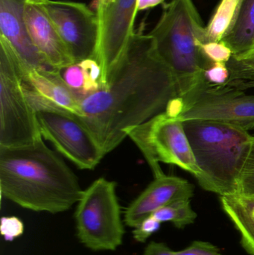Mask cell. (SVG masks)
I'll return each mask as SVG.
<instances>
[{
    "label": "cell",
    "mask_w": 254,
    "mask_h": 255,
    "mask_svg": "<svg viewBox=\"0 0 254 255\" xmlns=\"http://www.w3.org/2000/svg\"><path fill=\"white\" fill-rule=\"evenodd\" d=\"M178 97L171 69L143 30L131 34L109 73L105 88L81 97L79 119L104 154L119 146L133 128L164 112Z\"/></svg>",
    "instance_id": "6da1fadb"
},
{
    "label": "cell",
    "mask_w": 254,
    "mask_h": 255,
    "mask_svg": "<svg viewBox=\"0 0 254 255\" xmlns=\"http://www.w3.org/2000/svg\"><path fill=\"white\" fill-rule=\"evenodd\" d=\"M0 189L2 197L22 208L52 214L68 211L83 193L76 174L43 139L0 146Z\"/></svg>",
    "instance_id": "7a4b0ae2"
},
{
    "label": "cell",
    "mask_w": 254,
    "mask_h": 255,
    "mask_svg": "<svg viewBox=\"0 0 254 255\" xmlns=\"http://www.w3.org/2000/svg\"><path fill=\"white\" fill-rule=\"evenodd\" d=\"M183 125L201 172L200 185L221 196L237 194L253 136L240 128L211 121H183Z\"/></svg>",
    "instance_id": "3957f363"
},
{
    "label": "cell",
    "mask_w": 254,
    "mask_h": 255,
    "mask_svg": "<svg viewBox=\"0 0 254 255\" xmlns=\"http://www.w3.org/2000/svg\"><path fill=\"white\" fill-rule=\"evenodd\" d=\"M203 28L192 0H171L164 4L161 18L149 33L160 56L174 75L178 98L205 79L204 71L213 63L197 41Z\"/></svg>",
    "instance_id": "277c9868"
},
{
    "label": "cell",
    "mask_w": 254,
    "mask_h": 255,
    "mask_svg": "<svg viewBox=\"0 0 254 255\" xmlns=\"http://www.w3.org/2000/svg\"><path fill=\"white\" fill-rule=\"evenodd\" d=\"M41 139L37 112L25 91L19 58L0 37V146H25Z\"/></svg>",
    "instance_id": "5b68a950"
},
{
    "label": "cell",
    "mask_w": 254,
    "mask_h": 255,
    "mask_svg": "<svg viewBox=\"0 0 254 255\" xmlns=\"http://www.w3.org/2000/svg\"><path fill=\"white\" fill-rule=\"evenodd\" d=\"M75 220L78 239L85 247L94 252L117 250L123 242L125 223L116 183L99 178L83 190Z\"/></svg>",
    "instance_id": "8992f818"
},
{
    "label": "cell",
    "mask_w": 254,
    "mask_h": 255,
    "mask_svg": "<svg viewBox=\"0 0 254 255\" xmlns=\"http://www.w3.org/2000/svg\"><path fill=\"white\" fill-rule=\"evenodd\" d=\"M127 136L137 145L149 163L155 178L164 175L160 162L176 165L192 173L197 180L201 177L192 153L183 122L161 112L144 124L133 128Z\"/></svg>",
    "instance_id": "52a82bcc"
},
{
    "label": "cell",
    "mask_w": 254,
    "mask_h": 255,
    "mask_svg": "<svg viewBox=\"0 0 254 255\" xmlns=\"http://www.w3.org/2000/svg\"><path fill=\"white\" fill-rule=\"evenodd\" d=\"M177 119L221 123L248 130L254 128V96L232 85H218L204 79L183 98Z\"/></svg>",
    "instance_id": "ba28073f"
},
{
    "label": "cell",
    "mask_w": 254,
    "mask_h": 255,
    "mask_svg": "<svg viewBox=\"0 0 254 255\" xmlns=\"http://www.w3.org/2000/svg\"><path fill=\"white\" fill-rule=\"evenodd\" d=\"M42 136L81 169L92 170L105 156L92 132L77 115L41 110L37 112Z\"/></svg>",
    "instance_id": "9c48e42d"
},
{
    "label": "cell",
    "mask_w": 254,
    "mask_h": 255,
    "mask_svg": "<svg viewBox=\"0 0 254 255\" xmlns=\"http://www.w3.org/2000/svg\"><path fill=\"white\" fill-rule=\"evenodd\" d=\"M64 40L75 62L95 59L99 37V18L85 3L44 0L40 3Z\"/></svg>",
    "instance_id": "30bf717a"
},
{
    "label": "cell",
    "mask_w": 254,
    "mask_h": 255,
    "mask_svg": "<svg viewBox=\"0 0 254 255\" xmlns=\"http://www.w3.org/2000/svg\"><path fill=\"white\" fill-rule=\"evenodd\" d=\"M137 3L138 0H110L95 10L99 18V37L95 60L102 72L101 89L107 85L112 67L134 32Z\"/></svg>",
    "instance_id": "8fae6325"
},
{
    "label": "cell",
    "mask_w": 254,
    "mask_h": 255,
    "mask_svg": "<svg viewBox=\"0 0 254 255\" xmlns=\"http://www.w3.org/2000/svg\"><path fill=\"white\" fill-rule=\"evenodd\" d=\"M19 63L25 91L36 112L59 111L81 116V97L64 82L61 70L30 68Z\"/></svg>",
    "instance_id": "7c38bea8"
},
{
    "label": "cell",
    "mask_w": 254,
    "mask_h": 255,
    "mask_svg": "<svg viewBox=\"0 0 254 255\" xmlns=\"http://www.w3.org/2000/svg\"><path fill=\"white\" fill-rule=\"evenodd\" d=\"M193 195L194 187L189 181L164 174L155 178L128 205L124 214V223L134 229L160 208L175 201L190 199Z\"/></svg>",
    "instance_id": "4fadbf2b"
},
{
    "label": "cell",
    "mask_w": 254,
    "mask_h": 255,
    "mask_svg": "<svg viewBox=\"0 0 254 255\" xmlns=\"http://www.w3.org/2000/svg\"><path fill=\"white\" fill-rule=\"evenodd\" d=\"M24 19L33 43L49 67L61 70L76 64L56 27L40 4L25 1Z\"/></svg>",
    "instance_id": "5bb4252c"
},
{
    "label": "cell",
    "mask_w": 254,
    "mask_h": 255,
    "mask_svg": "<svg viewBox=\"0 0 254 255\" xmlns=\"http://www.w3.org/2000/svg\"><path fill=\"white\" fill-rule=\"evenodd\" d=\"M24 0H0V37L30 68H52L34 46L24 19Z\"/></svg>",
    "instance_id": "9a60e30c"
},
{
    "label": "cell",
    "mask_w": 254,
    "mask_h": 255,
    "mask_svg": "<svg viewBox=\"0 0 254 255\" xmlns=\"http://www.w3.org/2000/svg\"><path fill=\"white\" fill-rule=\"evenodd\" d=\"M222 208L241 236L242 247L254 255V200L240 195L221 196Z\"/></svg>",
    "instance_id": "2e32d148"
},
{
    "label": "cell",
    "mask_w": 254,
    "mask_h": 255,
    "mask_svg": "<svg viewBox=\"0 0 254 255\" xmlns=\"http://www.w3.org/2000/svg\"><path fill=\"white\" fill-rule=\"evenodd\" d=\"M254 40V0H243L232 29L221 41L227 45L235 57L250 52Z\"/></svg>",
    "instance_id": "e0dca14e"
},
{
    "label": "cell",
    "mask_w": 254,
    "mask_h": 255,
    "mask_svg": "<svg viewBox=\"0 0 254 255\" xmlns=\"http://www.w3.org/2000/svg\"><path fill=\"white\" fill-rule=\"evenodd\" d=\"M243 0H222L210 22L197 37L199 46L211 42H219L232 29Z\"/></svg>",
    "instance_id": "ac0fdd59"
},
{
    "label": "cell",
    "mask_w": 254,
    "mask_h": 255,
    "mask_svg": "<svg viewBox=\"0 0 254 255\" xmlns=\"http://www.w3.org/2000/svg\"><path fill=\"white\" fill-rule=\"evenodd\" d=\"M151 216L161 223L170 222L178 229H183L192 224L197 217L196 213L191 207L190 199L171 202L160 208Z\"/></svg>",
    "instance_id": "d6986e66"
},
{
    "label": "cell",
    "mask_w": 254,
    "mask_h": 255,
    "mask_svg": "<svg viewBox=\"0 0 254 255\" xmlns=\"http://www.w3.org/2000/svg\"><path fill=\"white\" fill-rule=\"evenodd\" d=\"M79 64L83 70L85 79L83 97L99 91L101 88L102 72L98 61L94 58H88Z\"/></svg>",
    "instance_id": "ffe728a7"
},
{
    "label": "cell",
    "mask_w": 254,
    "mask_h": 255,
    "mask_svg": "<svg viewBox=\"0 0 254 255\" xmlns=\"http://www.w3.org/2000/svg\"><path fill=\"white\" fill-rule=\"evenodd\" d=\"M237 194L254 200V136L239 180Z\"/></svg>",
    "instance_id": "44dd1931"
},
{
    "label": "cell",
    "mask_w": 254,
    "mask_h": 255,
    "mask_svg": "<svg viewBox=\"0 0 254 255\" xmlns=\"http://www.w3.org/2000/svg\"><path fill=\"white\" fill-rule=\"evenodd\" d=\"M61 76L67 85L80 97H83V70L79 63L72 64L61 70Z\"/></svg>",
    "instance_id": "7402d4cb"
},
{
    "label": "cell",
    "mask_w": 254,
    "mask_h": 255,
    "mask_svg": "<svg viewBox=\"0 0 254 255\" xmlns=\"http://www.w3.org/2000/svg\"><path fill=\"white\" fill-rule=\"evenodd\" d=\"M204 55L212 62L228 63L233 55L232 51L223 42H211L200 46Z\"/></svg>",
    "instance_id": "603a6c76"
},
{
    "label": "cell",
    "mask_w": 254,
    "mask_h": 255,
    "mask_svg": "<svg viewBox=\"0 0 254 255\" xmlns=\"http://www.w3.org/2000/svg\"><path fill=\"white\" fill-rule=\"evenodd\" d=\"M25 227L20 219L16 217H3L1 219L0 232L6 241L12 242L23 235Z\"/></svg>",
    "instance_id": "cb8c5ba5"
},
{
    "label": "cell",
    "mask_w": 254,
    "mask_h": 255,
    "mask_svg": "<svg viewBox=\"0 0 254 255\" xmlns=\"http://www.w3.org/2000/svg\"><path fill=\"white\" fill-rule=\"evenodd\" d=\"M161 223L155 220L153 217H147L133 231V236L137 242L144 244L154 234L156 233L161 229Z\"/></svg>",
    "instance_id": "d4e9b609"
},
{
    "label": "cell",
    "mask_w": 254,
    "mask_h": 255,
    "mask_svg": "<svg viewBox=\"0 0 254 255\" xmlns=\"http://www.w3.org/2000/svg\"><path fill=\"white\" fill-rule=\"evenodd\" d=\"M204 79L213 85H222L228 82L230 72L225 63L213 62L204 71Z\"/></svg>",
    "instance_id": "484cf974"
},
{
    "label": "cell",
    "mask_w": 254,
    "mask_h": 255,
    "mask_svg": "<svg viewBox=\"0 0 254 255\" xmlns=\"http://www.w3.org/2000/svg\"><path fill=\"white\" fill-rule=\"evenodd\" d=\"M175 255H222L219 249L213 244L204 241H194L189 247L180 251L175 252Z\"/></svg>",
    "instance_id": "4316f807"
},
{
    "label": "cell",
    "mask_w": 254,
    "mask_h": 255,
    "mask_svg": "<svg viewBox=\"0 0 254 255\" xmlns=\"http://www.w3.org/2000/svg\"><path fill=\"white\" fill-rule=\"evenodd\" d=\"M238 77L246 89L254 87V63L249 60H240Z\"/></svg>",
    "instance_id": "83f0119b"
},
{
    "label": "cell",
    "mask_w": 254,
    "mask_h": 255,
    "mask_svg": "<svg viewBox=\"0 0 254 255\" xmlns=\"http://www.w3.org/2000/svg\"><path fill=\"white\" fill-rule=\"evenodd\" d=\"M142 255H175V251L171 250L167 244L163 243H149Z\"/></svg>",
    "instance_id": "f1b7e54d"
},
{
    "label": "cell",
    "mask_w": 254,
    "mask_h": 255,
    "mask_svg": "<svg viewBox=\"0 0 254 255\" xmlns=\"http://www.w3.org/2000/svg\"><path fill=\"white\" fill-rule=\"evenodd\" d=\"M164 1L165 0H138L137 11L156 7L159 4H164Z\"/></svg>",
    "instance_id": "f546056e"
},
{
    "label": "cell",
    "mask_w": 254,
    "mask_h": 255,
    "mask_svg": "<svg viewBox=\"0 0 254 255\" xmlns=\"http://www.w3.org/2000/svg\"><path fill=\"white\" fill-rule=\"evenodd\" d=\"M110 1V0H94V1H92V8L93 9V10H96V9L105 5V4H107Z\"/></svg>",
    "instance_id": "4dcf8cb0"
},
{
    "label": "cell",
    "mask_w": 254,
    "mask_h": 255,
    "mask_svg": "<svg viewBox=\"0 0 254 255\" xmlns=\"http://www.w3.org/2000/svg\"><path fill=\"white\" fill-rule=\"evenodd\" d=\"M24 1H26V2H32L36 3V4H40V3L43 2L44 0H24Z\"/></svg>",
    "instance_id": "1f68e13d"
},
{
    "label": "cell",
    "mask_w": 254,
    "mask_h": 255,
    "mask_svg": "<svg viewBox=\"0 0 254 255\" xmlns=\"http://www.w3.org/2000/svg\"><path fill=\"white\" fill-rule=\"evenodd\" d=\"M246 56L249 57L250 59L252 60V61L254 63V52H250V53H248L246 55Z\"/></svg>",
    "instance_id": "d6a6232c"
},
{
    "label": "cell",
    "mask_w": 254,
    "mask_h": 255,
    "mask_svg": "<svg viewBox=\"0 0 254 255\" xmlns=\"http://www.w3.org/2000/svg\"><path fill=\"white\" fill-rule=\"evenodd\" d=\"M254 52V40L253 46H252V49H251L250 52H248V53H250V52Z\"/></svg>",
    "instance_id": "836d02e7"
}]
</instances>
